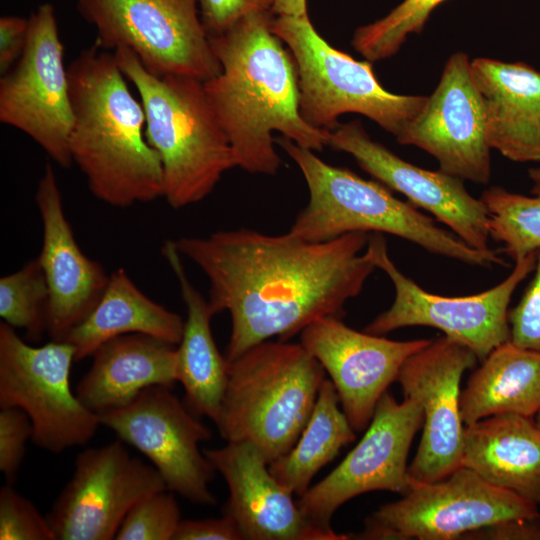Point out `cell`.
I'll return each instance as SVG.
<instances>
[{
  "mask_svg": "<svg viewBox=\"0 0 540 540\" xmlns=\"http://www.w3.org/2000/svg\"><path fill=\"white\" fill-rule=\"evenodd\" d=\"M368 240L366 232L312 242L240 228L174 242L206 275L213 313L230 314V362L272 337L288 341L319 318H341L377 269L364 251Z\"/></svg>",
  "mask_w": 540,
  "mask_h": 540,
  "instance_id": "obj_1",
  "label": "cell"
},
{
  "mask_svg": "<svg viewBox=\"0 0 540 540\" xmlns=\"http://www.w3.org/2000/svg\"><path fill=\"white\" fill-rule=\"evenodd\" d=\"M274 16L256 11L209 37L222 70L203 82L204 90L237 167L252 174L278 172L282 161L273 132L314 152L328 146L331 132L310 126L300 115L296 64L271 29Z\"/></svg>",
  "mask_w": 540,
  "mask_h": 540,
  "instance_id": "obj_2",
  "label": "cell"
},
{
  "mask_svg": "<svg viewBox=\"0 0 540 540\" xmlns=\"http://www.w3.org/2000/svg\"><path fill=\"white\" fill-rule=\"evenodd\" d=\"M69 148L91 193L117 208L163 197V169L145 136L146 116L115 54L94 43L68 66Z\"/></svg>",
  "mask_w": 540,
  "mask_h": 540,
  "instance_id": "obj_3",
  "label": "cell"
},
{
  "mask_svg": "<svg viewBox=\"0 0 540 540\" xmlns=\"http://www.w3.org/2000/svg\"><path fill=\"white\" fill-rule=\"evenodd\" d=\"M276 143L296 163L309 192L307 205L288 231L291 235L322 242L351 232L387 233L468 265H506L493 249L480 251L470 247L410 202L396 198L381 182L330 165L314 151L283 136Z\"/></svg>",
  "mask_w": 540,
  "mask_h": 540,
  "instance_id": "obj_4",
  "label": "cell"
},
{
  "mask_svg": "<svg viewBox=\"0 0 540 540\" xmlns=\"http://www.w3.org/2000/svg\"><path fill=\"white\" fill-rule=\"evenodd\" d=\"M145 111V136L158 153L163 197L173 209L205 199L237 167L234 151L209 103L203 82L148 72L128 48L114 50Z\"/></svg>",
  "mask_w": 540,
  "mask_h": 540,
  "instance_id": "obj_5",
  "label": "cell"
},
{
  "mask_svg": "<svg viewBox=\"0 0 540 540\" xmlns=\"http://www.w3.org/2000/svg\"><path fill=\"white\" fill-rule=\"evenodd\" d=\"M324 379V368L301 343L263 341L228 362L214 423L227 442H250L271 463L295 445Z\"/></svg>",
  "mask_w": 540,
  "mask_h": 540,
  "instance_id": "obj_6",
  "label": "cell"
},
{
  "mask_svg": "<svg viewBox=\"0 0 540 540\" xmlns=\"http://www.w3.org/2000/svg\"><path fill=\"white\" fill-rule=\"evenodd\" d=\"M272 31L288 47L298 74L299 112L310 126L334 130L345 113L368 117L397 138L420 112L427 96L387 91L372 62L332 47L308 15L274 16Z\"/></svg>",
  "mask_w": 540,
  "mask_h": 540,
  "instance_id": "obj_7",
  "label": "cell"
},
{
  "mask_svg": "<svg viewBox=\"0 0 540 540\" xmlns=\"http://www.w3.org/2000/svg\"><path fill=\"white\" fill-rule=\"evenodd\" d=\"M538 505L459 467L436 482L410 479L402 498L379 507L355 539L454 540L517 519H539Z\"/></svg>",
  "mask_w": 540,
  "mask_h": 540,
  "instance_id": "obj_8",
  "label": "cell"
},
{
  "mask_svg": "<svg viewBox=\"0 0 540 540\" xmlns=\"http://www.w3.org/2000/svg\"><path fill=\"white\" fill-rule=\"evenodd\" d=\"M103 49L125 47L156 76L202 82L222 68L198 13V0H76Z\"/></svg>",
  "mask_w": 540,
  "mask_h": 540,
  "instance_id": "obj_9",
  "label": "cell"
},
{
  "mask_svg": "<svg viewBox=\"0 0 540 540\" xmlns=\"http://www.w3.org/2000/svg\"><path fill=\"white\" fill-rule=\"evenodd\" d=\"M74 361L68 342L32 346L0 324V408L23 410L32 422L31 440L52 453L86 444L101 425L71 388Z\"/></svg>",
  "mask_w": 540,
  "mask_h": 540,
  "instance_id": "obj_10",
  "label": "cell"
},
{
  "mask_svg": "<svg viewBox=\"0 0 540 540\" xmlns=\"http://www.w3.org/2000/svg\"><path fill=\"white\" fill-rule=\"evenodd\" d=\"M365 251L395 289L391 306L364 331L384 335L403 327L428 326L441 330L470 348L482 361L496 347L510 341L509 304L518 285L534 270L536 252L515 262L512 272L496 286L459 297L436 295L405 276L388 254L380 234L369 236Z\"/></svg>",
  "mask_w": 540,
  "mask_h": 540,
  "instance_id": "obj_11",
  "label": "cell"
},
{
  "mask_svg": "<svg viewBox=\"0 0 540 540\" xmlns=\"http://www.w3.org/2000/svg\"><path fill=\"white\" fill-rule=\"evenodd\" d=\"M28 19L24 51L0 78V121L29 136L55 163L68 168L73 164V111L54 7L43 4Z\"/></svg>",
  "mask_w": 540,
  "mask_h": 540,
  "instance_id": "obj_12",
  "label": "cell"
},
{
  "mask_svg": "<svg viewBox=\"0 0 540 540\" xmlns=\"http://www.w3.org/2000/svg\"><path fill=\"white\" fill-rule=\"evenodd\" d=\"M99 417L101 425L150 461L168 490L197 505H216L209 489L216 470L200 451L211 430L191 415L171 387L146 388L129 405Z\"/></svg>",
  "mask_w": 540,
  "mask_h": 540,
  "instance_id": "obj_13",
  "label": "cell"
},
{
  "mask_svg": "<svg viewBox=\"0 0 540 540\" xmlns=\"http://www.w3.org/2000/svg\"><path fill=\"white\" fill-rule=\"evenodd\" d=\"M422 423L423 410L418 402L404 397L399 403L386 391L358 444L297 500L307 520L334 532L331 519L348 500L376 490L405 494L410 488L407 457Z\"/></svg>",
  "mask_w": 540,
  "mask_h": 540,
  "instance_id": "obj_14",
  "label": "cell"
},
{
  "mask_svg": "<svg viewBox=\"0 0 540 540\" xmlns=\"http://www.w3.org/2000/svg\"><path fill=\"white\" fill-rule=\"evenodd\" d=\"M167 489L152 464L122 441L80 452L74 472L46 515L56 540H110L130 509Z\"/></svg>",
  "mask_w": 540,
  "mask_h": 540,
  "instance_id": "obj_15",
  "label": "cell"
},
{
  "mask_svg": "<svg viewBox=\"0 0 540 540\" xmlns=\"http://www.w3.org/2000/svg\"><path fill=\"white\" fill-rule=\"evenodd\" d=\"M477 360L470 348L444 335L410 356L400 368L396 381L404 397L418 402L423 410V434L408 466L411 480L436 482L462 466L460 382Z\"/></svg>",
  "mask_w": 540,
  "mask_h": 540,
  "instance_id": "obj_16",
  "label": "cell"
},
{
  "mask_svg": "<svg viewBox=\"0 0 540 540\" xmlns=\"http://www.w3.org/2000/svg\"><path fill=\"white\" fill-rule=\"evenodd\" d=\"M396 140L429 153L445 173L489 182L491 147L484 105L467 54L455 52L448 58L437 87Z\"/></svg>",
  "mask_w": 540,
  "mask_h": 540,
  "instance_id": "obj_17",
  "label": "cell"
},
{
  "mask_svg": "<svg viewBox=\"0 0 540 540\" xmlns=\"http://www.w3.org/2000/svg\"><path fill=\"white\" fill-rule=\"evenodd\" d=\"M431 341L390 340L356 331L333 316L313 321L300 333V343L330 376L355 431L368 427L379 399L396 381L404 362Z\"/></svg>",
  "mask_w": 540,
  "mask_h": 540,
  "instance_id": "obj_18",
  "label": "cell"
},
{
  "mask_svg": "<svg viewBox=\"0 0 540 540\" xmlns=\"http://www.w3.org/2000/svg\"><path fill=\"white\" fill-rule=\"evenodd\" d=\"M328 146L350 154L375 180L432 214L470 247L492 250L486 206L481 198L467 191L460 178L403 160L373 140L357 120L339 124L332 130Z\"/></svg>",
  "mask_w": 540,
  "mask_h": 540,
  "instance_id": "obj_19",
  "label": "cell"
},
{
  "mask_svg": "<svg viewBox=\"0 0 540 540\" xmlns=\"http://www.w3.org/2000/svg\"><path fill=\"white\" fill-rule=\"evenodd\" d=\"M224 478L228 501L224 515L237 525L245 540H344L349 535L313 525L301 512L293 493L269 470L262 452L250 442H227L203 450Z\"/></svg>",
  "mask_w": 540,
  "mask_h": 540,
  "instance_id": "obj_20",
  "label": "cell"
},
{
  "mask_svg": "<svg viewBox=\"0 0 540 540\" xmlns=\"http://www.w3.org/2000/svg\"><path fill=\"white\" fill-rule=\"evenodd\" d=\"M35 200L42 222V247L37 258L49 288L47 332L51 340L63 341L94 309L109 275L80 249L50 164L38 182Z\"/></svg>",
  "mask_w": 540,
  "mask_h": 540,
  "instance_id": "obj_21",
  "label": "cell"
},
{
  "mask_svg": "<svg viewBox=\"0 0 540 540\" xmlns=\"http://www.w3.org/2000/svg\"><path fill=\"white\" fill-rule=\"evenodd\" d=\"M471 72L491 149L514 162H540V72L484 57L471 61Z\"/></svg>",
  "mask_w": 540,
  "mask_h": 540,
  "instance_id": "obj_22",
  "label": "cell"
},
{
  "mask_svg": "<svg viewBox=\"0 0 540 540\" xmlns=\"http://www.w3.org/2000/svg\"><path fill=\"white\" fill-rule=\"evenodd\" d=\"M92 357L75 393L99 416L129 405L146 388L172 387L177 382V348L149 335L115 337L99 346Z\"/></svg>",
  "mask_w": 540,
  "mask_h": 540,
  "instance_id": "obj_23",
  "label": "cell"
},
{
  "mask_svg": "<svg viewBox=\"0 0 540 540\" xmlns=\"http://www.w3.org/2000/svg\"><path fill=\"white\" fill-rule=\"evenodd\" d=\"M462 466L540 504V429L532 417L497 414L464 425Z\"/></svg>",
  "mask_w": 540,
  "mask_h": 540,
  "instance_id": "obj_24",
  "label": "cell"
},
{
  "mask_svg": "<svg viewBox=\"0 0 540 540\" xmlns=\"http://www.w3.org/2000/svg\"><path fill=\"white\" fill-rule=\"evenodd\" d=\"M162 255L176 277L187 313L177 347V381L184 387L189 409L215 421L228 381V362L211 330L215 314L188 278L174 240L164 243Z\"/></svg>",
  "mask_w": 540,
  "mask_h": 540,
  "instance_id": "obj_25",
  "label": "cell"
},
{
  "mask_svg": "<svg viewBox=\"0 0 540 540\" xmlns=\"http://www.w3.org/2000/svg\"><path fill=\"white\" fill-rule=\"evenodd\" d=\"M185 320L146 296L124 269L109 275L91 313L63 341L75 350L76 361L92 356L106 341L126 334H145L177 346Z\"/></svg>",
  "mask_w": 540,
  "mask_h": 540,
  "instance_id": "obj_26",
  "label": "cell"
},
{
  "mask_svg": "<svg viewBox=\"0 0 540 540\" xmlns=\"http://www.w3.org/2000/svg\"><path fill=\"white\" fill-rule=\"evenodd\" d=\"M540 410V352L508 341L482 360L460 394L464 425L497 414L532 417Z\"/></svg>",
  "mask_w": 540,
  "mask_h": 540,
  "instance_id": "obj_27",
  "label": "cell"
},
{
  "mask_svg": "<svg viewBox=\"0 0 540 540\" xmlns=\"http://www.w3.org/2000/svg\"><path fill=\"white\" fill-rule=\"evenodd\" d=\"M339 403L332 381L325 378L295 445L284 456L269 463V470L277 481L299 497L309 489L320 469L355 439V430Z\"/></svg>",
  "mask_w": 540,
  "mask_h": 540,
  "instance_id": "obj_28",
  "label": "cell"
},
{
  "mask_svg": "<svg viewBox=\"0 0 540 540\" xmlns=\"http://www.w3.org/2000/svg\"><path fill=\"white\" fill-rule=\"evenodd\" d=\"M533 196L493 186L481 200L488 212L490 239L503 245V252L515 262L540 249V189Z\"/></svg>",
  "mask_w": 540,
  "mask_h": 540,
  "instance_id": "obj_29",
  "label": "cell"
},
{
  "mask_svg": "<svg viewBox=\"0 0 540 540\" xmlns=\"http://www.w3.org/2000/svg\"><path fill=\"white\" fill-rule=\"evenodd\" d=\"M49 288L40 261L35 258L0 279V316L33 340L47 331Z\"/></svg>",
  "mask_w": 540,
  "mask_h": 540,
  "instance_id": "obj_30",
  "label": "cell"
},
{
  "mask_svg": "<svg viewBox=\"0 0 540 540\" xmlns=\"http://www.w3.org/2000/svg\"><path fill=\"white\" fill-rule=\"evenodd\" d=\"M446 0H403L386 16L358 27L351 44L366 60L395 55L413 33H420L433 10Z\"/></svg>",
  "mask_w": 540,
  "mask_h": 540,
  "instance_id": "obj_31",
  "label": "cell"
},
{
  "mask_svg": "<svg viewBox=\"0 0 540 540\" xmlns=\"http://www.w3.org/2000/svg\"><path fill=\"white\" fill-rule=\"evenodd\" d=\"M181 511L174 492L165 489L136 503L125 516L117 540H174Z\"/></svg>",
  "mask_w": 540,
  "mask_h": 540,
  "instance_id": "obj_32",
  "label": "cell"
},
{
  "mask_svg": "<svg viewBox=\"0 0 540 540\" xmlns=\"http://www.w3.org/2000/svg\"><path fill=\"white\" fill-rule=\"evenodd\" d=\"M0 539L56 540L47 516L11 483L0 490Z\"/></svg>",
  "mask_w": 540,
  "mask_h": 540,
  "instance_id": "obj_33",
  "label": "cell"
},
{
  "mask_svg": "<svg viewBox=\"0 0 540 540\" xmlns=\"http://www.w3.org/2000/svg\"><path fill=\"white\" fill-rule=\"evenodd\" d=\"M33 426L28 415L16 407L0 410V471L8 483L14 482L23 462L26 443Z\"/></svg>",
  "mask_w": 540,
  "mask_h": 540,
  "instance_id": "obj_34",
  "label": "cell"
},
{
  "mask_svg": "<svg viewBox=\"0 0 540 540\" xmlns=\"http://www.w3.org/2000/svg\"><path fill=\"white\" fill-rule=\"evenodd\" d=\"M535 275L518 304L509 311L510 342L540 352V249L536 251Z\"/></svg>",
  "mask_w": 540,
  "mask_h": 540,
  "instance_id": "obj_35",
  "label": "cell"
},
{
  "mask_svg": "<svg viewBox=\"0 0 540 540\" xmlns=\"http://www.w3.org/2000/svg\"><path fill=\"white\" fill-rule=\"evenodd\" d=\"M200 18L209 37L222 34L256 11H272L274 0H198Z\"/></svg>",
  "mask_w": 540,
  "mask_h": 540,
  "instance_id": "obj_36",
  "label": "cell"
},
{
  "mask_svg": "<svg viewBox=\"0 0 540 540\" xmlns=\"http://www.w3.org/2000/svg\"><path fill=\"white\" fill-rule=\"evenodd\" d=\"M174 540H244L235 522L227 515L221 518L182 520Z\"/></svg>",
  "mask_w": 540,
  "mask_h": 540,
  "instance_id": "obj_37",
  "label": "cell"
},
{
  "mask_svg": "<svg viewBox=\"0 0 540 540\" xmlns=\"http://www.w3.org/2000/svg\"><path fill=\"white\" fill-rule=\"evenodd\" d=\"M29 19L18 16L0 18V73L8 72L21 57L28 37Z\"/></svg>",
  "mask_w": 540,
  "mask_h": 540,
  "instance_id": "obj_38",
  "label": "cell"
},
{
  "mask_svg": "<svg viewBox=\"0 0 540 540\" xmlns=\"http://www.w3.org/2000/svg\"><path fill=\"white\" fill-rule=\"evenodd\" d=\"M461 539L540 540V518L501 522L466 533Z\"/></svg>",
  "mask_w": 540,
  "mask_h": 540,
  "instance_id": "obj_39",
  "label": "cell"
},
{
  "mask_svg": "<svg viewBox=\"0 0 540 540\" xmlns=\"http://www.w3.org/2000/svg\"><path fill=\"white\" fill-rule=\"evenodd\" d=\"M272 11L276 16H306L307 0H274Z\"/></svg>",
  "mask_w": 540,
  "mask_h": 540,
  "instance_id": "obj_40",
  "label": "cell"
},
{
  "mask_svg": "<svg viewBox=\"0 0 540 540\" xmlns=\"http://www.w3.org/2000/svg\"><path fill=\"white\" fill-rule=\"evenodd\" d=\"M528 174L535 184L534 188L540 189V168H531L529 169Z\"/></svg>",
  "mask_w": 540,
  "mask_h": 540,
  "instance_id": "obj_41",
  "label": "cell"
},
{
  "mask_svg": "<svg viewBox=\"0 0 540 540\" xmlns=\"http://www.w3.org/2000/svg\"><path fill=\"white\" fill-rule=\"evenodd\" d=\"M535 423L538 426V428L540 429V410L536 414Z\"/></svg>",
  "mask_w": 540,
  "mask_h": 540,
  "instance_id": "obj_42",
  "label": "cell"
}]
</instances>
